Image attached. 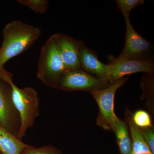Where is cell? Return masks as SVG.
Segmentation results:
<instances>
[{"label":"cell","mask_w":154,"mask_h":154,"mask_svg":"<svg viewBox=\"0 0 154 154\" xmlns=\"http://www.w3.org/2000/svg\"><path fill=\"white\" fill-rule=\"evenodd\" d=\"M41 34L39 28L15 20L6 25L3 30V41L0 48V69L7 61L27 50Z\"/></svg>","instance_id":"obj_1"},{"label":"cell","mask_w":154,"mask_h":154,"mask_svg":"<svg viewBox=\"0 0 154 154\" xmlns=\"http://www.w3.org/2000/svg\"><path fill=\"white\" fill-rule=\"evenodd\" d=\"M0 78L10 83L12 89V98L21 118V127L17 137L22 140L28 129L34 125L39 115L38 94L30 87L20 88L14 84L13 74L5 68L0 69Z\"/></svg>","instance_id":"obj_2"},{"label":"cell","mask_w":154,"mask_h":154,"mask_svg":"<svg viewBox=\"0 0 154 154\" xmlns=\"http://www.w3.org/2000/svg\"><path fill=\"white\" fill-rule=\"evenodd\" d=\"M65 71L64 64L52 35L40 51L37 78L45 85L55 89L61 76Z\"/></svg>","instance_id":"obj_3"},{"label":"cell","mask_w":154,"mask_h":154,"mask_svg":"<svg viewBox=\"0 0 154 154\" xmlns=\"http://www.w3.org/2000/svg\"><path fill=\"white\" fill-rule=\"evenodd\" d=\"M128 79V76L124 77L109 84L106 88L90 92L99 107L97 123L104 129L112 130L113 124L118 118L114 110L115 94Z\"/></svg>","instance_id":"obj_4"},{"label":"cell","mask_w":154,"mask_h":154,"mask_svg":"<svg viewBox=\"0 0 154 154\" xmlns=\"http://www.w3.org/2000/svg\"><path fill=\"white\" fill-rule=\"evenodd\" d=\"M107 64V78L108 84L116 82L126 75L143 72L152 75L154 64L149 59H133L118 60L113 55L109 56Z\"/></svg>","instance_id":"obj_5"},{"label":"cell","mask_w":154,"mask_h":154,"mask_svg":"<svg viewBox=\"0 0 154 154\" xmlns=\"http://www.w3.org/2000/svg\"><path fill=\"white\" fill-rule=\"evenodd\" d=\"M21 125L20 115L13 102L12 87L0 78V125L17 137Z\"/></svg>","instance_id":"obj_6"},{"label":"cell","mask_w":154,"mask_h":154,"mask_svg":"<svg viewBox=\"0 0 154 154\" xmlns=\"http://www.w3.org/2000/svg\"><path fill=\"white\" fill-rule=\"evenodd\" d=\"M108 85L82 69L66 71L61 76L56 88L66 91H91L106 88Z\"/></svg>","instance_id":"obj_7"},{"label":"cell","mask_w":154,"mask_h":154,"mask_svg":"<svg viewBox=\"0 0 154 154\" xmlns=\"http://www.w3.org/2000/svg\"><path fill=\"white\" fill-rule=\"evenodd\" d=\"M126 25L125 45L117 57L118 60L149 59L147 57L150 51V43L135 30L131 23L129 16L124 17Z\"/></svg>","instance_id":"obj_8"},{"label":"cell","mask_w":154,"mask_h":154,"mask_svg":"<svg viewBox=\"0 0 154 154\" xmlns=\"http://www.w3.org/2000/svg\"><path fill=\"white\" fill-rule=\"evenodd\" d=\"M66 71L81 69L80 63V41L62 33L52 35Z\"/></svg>","instance_id":"obj_9"},{"label":"cell","mask_w":154,"mask_h":154,"mask_svg":"<svg viewBox=\"0 0 154 154\" xmlns=\"http://www.w3.org/2000/svg\"><path fill=\"white\" fill-rule=\"evenodd\" d=\"M80 63L82 69L109 85L107 78V65L100 61L96 53L89 48L83 41H80Z\"/></svg>","instance_id":"obj_10"},{"label":"cell","mask_w":154,"mask_h":154,"mask_svg":"<svg viewBox=\"0 0 154 154\" xmlns=\"http://www.w3.org/2000/svg\"><path fill=\"white\" fill-rule=\"evenodd\" d=\"M0 125V152L2 154H21L29 146Z\"/></svg>","instance_id":"obj_11"},{"label":"cell","mask_w":154,"mask_h":154,"mask_svg":"<svg viewBox=\"0 0 154 154\" xmlns=\"http://www.w3.org/2000/svg\"><path fill=\"white\" fill-rule=\"evenodd\" d=\"M112 130L116 136L120 154H133L132 141L126 123L118 118L113 125Z\"/></svg>","instance_id":"obj_12"},{"label":"cell","mask_w":154,"mask_h":154,"mask_svg":"<svg viewBox=\"0 0 154 154\" xmlns=\"http://www.w3.org/2000/svg\"><path fill=\"white\" fill-rule=\"evenodd\" d=\"M126 119L129 125L132 138L133 154H152L144 139L140 128L134 124L129 112H126Z\"/></svg>","instance_id":"obj_13"},{"label":"cell","mask_w":154,"mask_h":154,"mask_svg":"<svg viewBox=\"0 0 154 154\" xmlns=\"http://www.w3.org/2000/svg\"><path fill=\"white\" fill-rule=\"evenodd\" d=\"M17 2L20 5L27 6L37 14H44L48 7L47 0H17Z\"/></svg>","instance_id":"obj_14"},{"label":"cell","mask_w":154,"mask_h":154,"mask_svg":"<svg viewBox=\"0 0 154 154\" xmlns=\"http://www.w3.org/2000/svg\"><path fill=\"white\" fill-rule=\"evenodd\" d=\"M21 154H63V153L53 146L47 145L40 147L30 145L24 149Z\"/></svg>","instance_id":"obj_15"},{"label":"cell","mask_w":154,"mask_h":154,"mask_svg":"<svg viewBox=\"0 0 154 154\" xmlns=\"http://www.w3.org/2000/svg\"><path fill=\"white\" fill-rule=\"evenodd\" d=\"M115 2L124 17L129 16L131 10L145 3L144 0H116Z\"/></svg>","instance_id":"obj_16"},{"label":"cell","mask_w":154,"mask_h":154,"mask_svg":"<svg viewBox=\"0 0 154 154\" xmlns=\"http://www.w3.org/2000/svg\"><path fill=\"white\" fill-rule=\"evenodd\" d=\"M135 124L140 128H145L152 126L150 116L146 111L138 110L132 116Z\"/></svg>","instance_id":"obj_17"},{"label":"cell","mask_w":154,"mask_h":154,"mask_svg":"<svg viewBox=\"0 0 154 154\" xmlns=\"http://www.w3.org/2000/svg\"><path fill=\"white\" fill-rule=\"evenodd\" d=\"M145 141L148 146L152 154H154V132L152 126L140 128Z\"/></svg>","instance_id":"obj_18"},{"label":"cell","mask_w":154,"mask_h":154,"mask_svg":"<svg viewBox=\"0 0 154 154\" xmlns=\"http://www.w3.org/2000/svg\"><path fill=\"white\" fill-rule=\"evenodd\" d=\"M0 154H2V153H1V152H0Z\"/></svg>","instance_id":"obj_19"}]
</instances>
